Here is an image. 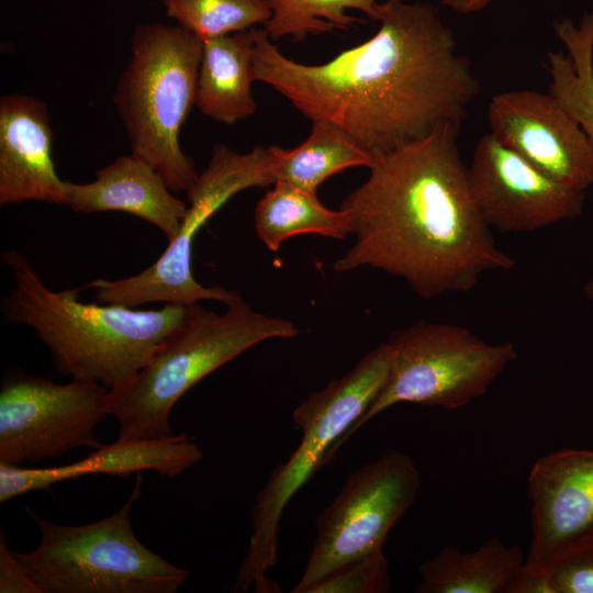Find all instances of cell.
<instances>
[{"label": "cell", "mask_w": 593, "mask_h": 593, "mask_svg": "<svg viewBox=\"0 0 593 593\" xmlns=\"http://www.w3.org/2000/svg\"><path fill=\"white\" fill-rule=\"evenodd\" d=\"M549 593H593V534L540 562Z\"/></svg>", "instance_id": "obj_26"}, {"label": "cell", "mask_w": 593, "mask_h": 593, "mask_svg": "<svg viewBox=\"0 0 593 593\" xmlns=\"http://www.w3.org/2000/svg\"><path fill=\"white\" fill-rule=\"evenodd\" d=\"M460 125L445 123L373 163L340 204L354 242L335 271L376 268L428 300L470 291L484 273L514 268L475 202L457 144Z\"/></svg>", "instance_id": "obj_2"}, {"label": "cell", "mask_w": 593, "mask_h": 593, "mask_svg": "<svg viewBox=\"0 0 593 593\" xmlns=\"http://www.w3.org/2000/svg\"><path fill=\"white\" fill-rule=\"evenodd\" d=\"M491 133L557 181L585 191L593 183V148L558 99L538 90H511L492 97Z\"/></svg>", "instance_id": "obj_13"}, {"label": "cell", "mask_w": 593, "mask_h": 593, "mask_svg": "<svg viewBox=\"0 0 593 593\" xmlns=\"http://www.w3.org/2000/svg\"><path fill=\"white\" fill-rule=\"evenodd\" d=\"M0 592L43 593L25 566L7 546V537L0 536Z\"/></svg>", "instance_id": "obj_27"}, {"label": "cell", "mask_w": 593, "mask_h": 593, "mask_svg": "<svg viewBox=\"0 0 593 593\" xmlns=\"http://www.w3.org/2000/svg\"><path fill=\"white\" fill-rule=\"evenodd\" d=\"M312 122L309 137L298 147H268L275 183L286 181L316 193L328 177L346 168L373 165L374 158L338 126L323 120Z\"/></svg>", "instance_id": "obj_20"}, {"label": "cell", "mask_w": 593, "mask_h": 593, "mask_svg": "<svg viewBox=\"0 0 593 593\" xmlns=\"http://www.w3.org/2000/svg\"><path fill=\"white\" fill-rule=\"evenodd\" d=\"M202 451L186 434L161 439L122 440L101 445L83 459L47 468L0 462V503L89 474L127 477L144 470L174 478L198 463Z\"/></svg>", "instance_id": "obj_16"}, {"label": "cell", "mask_w": 593, "mask_h": 593, "mask_svg": "<svg viewBox=\"0 0 593 593\" xmlns=\"http://www.w3.org/2000/svg\"><path fill=\"white\" fill-rule=\"evenodd\" d=\"M493 0H443L441 3L460 14L475 13Z\"/></svg>", "instance_id": "obj_28"}, {"label": "cell", "mask_w": 593, "mask_h": 593, "mask_svg": "<svg viewBox=\"0 0 593 593\" xmlns=\"http://www.w3.org/2000/svg\"><path fill=\"white\" fill-rule=\"evenodd\" d=\"M468 172L484 220L502 232H534L582 213L585 191L544 174L491 132L477 143Z\"/></svg>", "instance_id": "obj_12"}, {"label": "cell", "mask_w": 593, "mask_h": 593, "mask_svg": "<svg viewBox=\"0 0 593 593\" xmlns=\"http://www.w3.org/2000/svg\"><path fill=\"white\" fill-rule=\"evenodd\" d=\"M254 41L255 27L203 41L195 98L201 113L230 125L255 113Z\"/></svg>", "instance_id": "obj_18"}, {"label": "cell", "mask_w": 593, "mask_h": 593, "mask_svg": "<svg viewBox=\"0 0 593 593\" xmlns=\"http://www.w3.org/2000/svg\"><path fill=\"white\" fill-rule=\"evenodd\" d=\"M392 349L381 343L342 378L313 392L293 411L302 437L258 491L250 511L251 533L232 588L234 592L277 593L267 572L278 560L280 521L290 500L337 454L340 441L361 418L384 385Z\"/></svg>", "instance_id": "obj_5"}, {"label": "cell", "mask_w": 593, "mask_h": 593, "mask_svg": "<svg viewBox=\"0 0 593 593\" xmlns=\"http://www.w3.org/2000/svg\"><path fill=\"white\" fill-rule=\"evenodd\" d=\"M109 389L90 380L59 384L42 377H8L0 391V462L38 463L102 444L96 427L108 415Z\"/></svg>", "instance_id": "obj_11"}, {"label": "cell", "mask_w": 593, "mask_h": 593, "mask_svg": "<svg viewBox=\"0 0 593 593\" xmlns=\"http://www.w3.org/2000/svg\"><path fill=\"white\" fill-rule=\"evenodd\" d=\"M524 561L518 545L506 546L497 538H490L469 552L446 546L419 566L422 582L415 592L510 593Z\"/></svg>", "instance_id": "obj_19"}, {"label": "cell", "mask_w": 593, "mask_h": 593, "mask_svg": "<svg viewBox=\"0 0 593 593\" xmlns=\"http://www.w3.org/2000/svg\"><path fill=\"white\" fill-rule=\"evenodd\" d=\"M418 490L414 461L398 450L351 472L317 516L312 550L291 592L302 593L339 566L383 550L390 530L412 506Z\"/></svg>", "instance_id": "obj_10"}, {"label": "cell", "mask_w": 593, "mask_h": 593, "mask_svg": "<svg viewBox=\"0 0 593 593\" xmlns=\"http://www.w3.org/2000/svg\"><path fill=\"white\" fill-rule=\"evenodd\" d=\"M584 293L589 300H593V279L585 284Z\"/></svg>", "instance_id": "obj_29"}, {"label": "cell", "mask_w": 593, "mask_h": 593, "mask_svg": "<svg viewBox=\"0 0 593 593\" xmlns=\"http://www.w3.org/2000/svg\"><path fill=\"white\" fill-rule=\"evenodd\" d=\"M141 481L139 472L121 508L85 525L55 524L26 507L40 542L14 553L43 593H175L187 581V570L152 551L133 532L131 507Z\"/></svg>", "instance_id": "obj_7"}, {"label": "cell", "mask_w": 593, "mask_h": 593, "mask_svg": "<svg viewBox=\"0 0 593 593\" xmlns=\"http://www.w3.org/2000/svg\"><path fill=\"white\" fill-rule=\"evenodd\" d=\"M255 228L265 246L277 251L290 237L317 234L343 239L351 235V223L344 210L324 206L315 192H309L286 181H277L258 202Z\"/></svg>", "instance_id": "obj_21"}, {"label": "cell", "mask_w": 593, "mask_h": 593, "mask_svg": "<svg viewBox=\"0 0 593 593\" xmlns=\"http://www.w3.org/2000/svg\"><path fill=\"white\" fill-rule=\"evenodd\" d=\"M202 44L178 24L136 26L113 94L131 153L150 164L174 193L187 192L199 177L181 149L180 132L195 104Z\"/></svg>", "instance_id": "obj_6"}, {"label": "cell", "mask_w": 593, "mask_h": 593, "mask_svg": "<svg viewBox=\"0 0 593 593\" xmlns=\"http://www.w3.org/2000/svg\"><path fill=\"white\" fill-rule=\"evenodd\" d=\"M532 542L540 563L593 534V450L561 449L536 460L528 475Z\"/></svg>", "instance_id": "obj_14"}, {"label": "cell", "mask_w": 593, "mask_h": 593, "mask_svg": "<svg viewBox=\"0 0 593 593\" xmlns=\"http://www.w3.org/2000/svg\"><path fill=\"white\" fill-rule=\"evenodd\" d=\"M65 205L81 213H130L158 227L168 242L177 235L188 209L160 174L132 153L98 170L91 182L65 181Z\"/></svg>", "instance_id": "obj_17"}, {"label": "cell", "mask_w": 593, "mask_h": 593, "mask_svg": "<svg viewBox=\"0 0 593 593\" xmlns=\"http://www.w3.org/2000/svg\"><path fill=\"white\" fill-rule=\"evenodd\" d=\"M13 287L2 300L5 321L31 327L48 349L56 370L109 390L130 382L158 345L182 321L186 305L158 310L83 303L82 288L54 291L19 251H3Z\"/></svg>", "instance_id": "obj_3"}, {"label": "cell", "mask_w": 593, "mask_h": 593, "mask_svg": "<svg viewBox=\"0 0 593 593\" xmlns=\"http://www.w3.org/2000/svg\"><path fill=\"white\" fill-rule=\"evenodd\" d=\"M377 33L327 63L286 57L255 29L253 72L312 121L331 122L374 161L445 123H460L480 86L429 3L385 0Z\"/></svg>", "instance_id": "obj_1"}, {"label": "cell", "mask_w": 593, "mask_h": 593, "mask_svg": "<svg viewBox=\"0 0 593 593\" xmlns=\"http://www.w3.org/2000/svg\"><path fill=\"white\" fill-rule=\"evenodd\" d=\"M392 360L388 379L342 445L362 425L399 403L456 410L482 396L517 359L510 342L489 344L466 327L417 322L388 340Z\"/></svg>", "instance_id": "obj_8"}, {"label": "cell", "mask_w": 593, "mask_h": 593, "mask_svg": "<svg viewBox=\"0 0 593 593\" xmlns=\"http://www.w3.org/2000/svg\"><path fill=\"white\" fill-rule=\"evenodd\" d=\"M53 128L46 104L32 96L0 99V205L24 201L65 204V180L52 157Z\"/></svg>", "instance_id": "obj_15"}, {"label": "cell", "mask_w": 593, "mask_h": 593, "mask_svg": "<svg viewBox=\"0 0 593 593\" xmlns=\"http://www.w3.org/2000/svg\"><path fill=\"white\" fill-rule=\"evenodd\" d=\"M275 184L268 147L256 146L239 154L223 144L213 148L206 168L186 192L187 213L177 235L160 257L142 272L118 280L96 279L82 287L96 291L102 304L133 307L153 302L188 305L204 300L228 304L242 296L223 287L206 288L192 275L195 235L233 195L253 187Z\"/></svg>", "instance_id": "obj_9"}, {"label": "cell", "mask_w": 593, "mask_h": 593, "mask_svg": "<svg viewBox=\"0 0 593 593\" xmlns=\"http://www.w3.org/2000/svg\"><path fill=\"white\" fill-rule=\"evenodd\" d=\"M166 14L200 40L233 34L268 22V0H163Z\"/></svg>", "instance_id": "obj_24"}, {"label": "cell", "mask_w": 593, "mask_h": 593, "mask_svg": "<svg viewBox=\"0 0 593 593\" xmlns=\"http://www.w3.org/2000/svg\"><path fill=\"white\" fill-rule=\"evenodd\" d=\"M564 51L547 55L549 92L574 118L593 148V8L575 23L553 22Z\"/></svg>", "instance_id": "obj_22"}, {"label": "cell", "mask_w": 593, "mask_h": 593, "mask_svg": "<svg viewBox=\"0 0 593 593\" xmlns=\"http://www.w3.org/2000/svg\"><path fill=\"white\" fill-rule=\"evenodd\" d=\"M226 305L223 314L199 302L186 305L180 324L136 376L109 391L110 415L119 424L118 439L172 436L171 410L198 381L259 343L300 333L293 322L257 312L243 298Z\"/></svg>", "instance_id": "obj_4"}, {"label": "cell", "mask_w": 593, "mask_h": 593, "mask_svg": "<svg viewBox=\"0 0 593 593\" xmlns=\"http://www.w3.org/2000/svg\"><path fill=\"white\" fill-rule=\"evenodd\" d=\"M390 588L389 562L379 550L339 566L302 593H385Z\"/></svg>", "instance_id": "obj_25"}, {"label": "cell", "mask_w": 593, "mask_h": 593, "mask_svg": "<svg viewBox=\"0 0 593 593\" xmlns=\"http://www.w3.org/2000/svg\"><path fill=\"white\" fill-rule=\"evenodd\" d=\"M385 0H268L271 16L264 29L275 42L284 36L302 41L333 30L347 31L361 19L347 12L357 10L378 21L379 5Z\"/></svg>", "instance_id": "obj_23"}]
</instances>
